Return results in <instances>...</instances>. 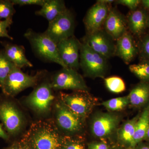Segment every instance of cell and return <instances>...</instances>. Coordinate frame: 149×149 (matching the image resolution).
<instances>
[{
	"label": "cell",
	"mask_w": 149,
	"mask_h": 149,
	"mask_svg": "<svg viewBox=\"0 0 149 149\" xmlns=\"http://www.w3.org/2000/svg\"><path fill=\"white\" fill-rule=\"evenodd\" d=\"M59 99L71 111L85 121L97 102L89 91H74L70 93L60 92Z\"/></svg>",
	"instance_id": "cell-4"
},
{
	"label": "cell",
	"mask_w": 149,
	"mask_h": 149,
	"mask_svg": "<svg viewBox=\"0 0 149 149\" xmlns=\"http://www.w3.org/2000/svg\"><path fill=\"white\" fill-rule=\"evenodd\" d=\"M62 136L53 122L39 120L32 123L21 142L30 149H60Z\"/></svg>",
	"instance_id": "cell-1"
},
{
	"label": "cell",
	"mask_w": 149,
	"mask_h": 149,
	"mask_svg": "<svg viewBox=\"0 0 149 149\" xmlns=\"http://www.w3.org/2000/svg\"><path fill=\"white\" fill-rule=\"evenodd\" d=\"M6 56L16 67L21 69L24 67H32L33 64L25 55L24 47L16 44L2 42Z\"/></svg>",
	"instance_id": "cell-18"
},
{
	"label": "cell",
	"mask_w": 149,
	"mask_h": 149,
	"mask_svg": "<svg viewBox=\"0 0 149 149\" xmlns=\"http://www.w3.org/2000/svg\"><path fill=\"white\" fill-rule=\"evenodd\" d=\"M57 45L60 57L66 67L75 70L80 68L81 42L73 36Z\"/></svg>",
	"instance_id": "cell-13"
},
{
	"label": "cell",
	"mask_w": 149,
	"mask_h": 149,
	"mask_svg": "<svg viewBox=\"0 0 149 149\" xmlns=\"http://www.w3.org/2000/svg\"><path fill=\"white\" fill-rule=\"evenodd\" d=\"M128 95L129 106L136 109H143L149 102V82L140 81Z\"/></svg>",
	"instance_id": "cell-19"
},
{
	"label": "cell",
	"mask_w": 149,
	"mask_h": 149,
	"mask_svg": "<svg viewBox=\"0 0 149 149\" xmlns=\"http://www.w3.org/2000/svg\"><path fill=\"white\" fill-rule=\"evenodd\" d=\"M129 69L140 81L149 82V60H142L138 64L131 65Z\"/></svg>",
	"instance_id": "cell-24"
},
{
	"label": "cell",
	"mask_w": 149,
	"mask_h": 149,
	"mask_svg": "<svg viewBox=\"0 0 149 149\" xmlns=\"http://www.w3.org/2000/svg\"><path fill=\"white\" fill-rule=\"evenodd\" d=\"M104 82L107 88L111 93L118 94L124 92L126 89L124 81L122 78L117 76L105 78Z\"/></svg>",
	"instance_id": "cell-27"
},
{
	"label": "cell",
	"mask_w": 149,
	"mask_h": 149,
	"mask_svg": "<svg viewBox=\"0 0 149 149\" xmlns=\"http://www.w3.org/2000/svg\"><path fill=\"white\" fill-rule=\"evenodd\" d=\"M56 124L67 135H80L85 127V120L71 111L59 99L55 104Z\"/></svg>",
	"instance_id": "cell-7"
},
{
	"label": "cell",
	"mask_w": 149,
	"mask_h": 149,
	"mask_svg": "<svg viewBox=\"0 0 149 149\" xmlns=\"http://www.w3.org/2000/svg\"><path fill=\"white\" fill-rule=\"evenodd\" d=\"M14 6L11 0H0V19L13 18L15 13Z\"/></svg>",
	"instance_id": "cell-28"
},
{
	"label": "cell",
	"mask_w": 149,
	"mask_h": 149,
	"mask_svg": "<svg viewBox=\"0 0 149 149\" xmlns=\"http://www.w3.org/2000/svg\"><path fill=\"white\" fill-rule=\"evenodd\" d=\"M60 149H87V147L80 135H66L62 136Z\"/></svg>",
	"instance_id": "cell-23"
},
{
	"label": "cell",
	"mask_w": 149,
	"mask_h": 149,
	"mask_svg": "<svg viewBox=\"0 0 149 149\" xmlns=\"http://www.w3.org/2000/svg\"><path fill=\"white\" fill-rule=\"evenodd\" d=\"M113 41L105 30L101 29L90 33L87 32L83 42L108 59L115 55L116 44Z\"/></svg>",
	"instance_id": "cell-12"
},
{
	"label": "cell",
	"mask_w": 149,
	"mask_h": 149,
	"mask_svg": "<svg viewBox=\"0 0 149 149\" xmlns=\"http://www.w3.org/2000/svg\"><path fill=\"white\" fill-rule=\"evenodd\" d=\"M148 28H149V13H148Z\"/></svg>",
	"instance_id": "cell-41"
},
{
	"label": "cell",
	"mask_w": 149,
	"mask_h": 149,
	"mask_svg": "<svg viewBox=\"0 0 149 149\" xmlns=\"http://www.w3.org/2000/svg\"><path fill=\"white\" fill-rule=\"evenodd\" d=\"M120 120L119 115L111 112L97 113L91 121V133L99 140L107 141L116 134Z\"/></svg>",
	"instance_id": "cell-8"
},
{
	"label": "cell",
	"mask_w": 149,
	"mask_h": 149,
	"mask_svg": "<svg viewBox=\"0 0 149 149\" xmlns=\"http://www.w3.org/2000/svg\"><path fill=\"white\" fill-rule=\"evenodd\" d=\"M7 149H19V143H15L13 144Z\"/></svg>",
	"instance_id": "cell-38"
},
{
	"label": "cell",
	"mask_w": 149,
	"mask_h": 149,
	"mask_svg": "<svg viewBox=\"0 0 149 149\" xmlns=\"http://www.w3.org/2000/svg\"><path fill=\"white\" fill-rule=\"evenodd\" d=\"M44 76V71H40L34 75H29L14 67L2 87L3 93L7 97H14L27 88L36 87Z\"/></svg>",
	"instance_id": "cell-3"
},
{
	"label": "cell",
	"mask_w": 149,
	"mask_h": 149,
	"mask_svg": "<svg viewBox=\"0 0 149 149\" xmlns=\"http://www.w3.org/2000/svg\"><path fill=\"white\" fill-rule=\"evenodd\" d=\"M66 9L64 1L46 0L41 9L35 12V14L44 17L49 22L61 14Z\"/></svg>",
	"instance_id": "cell-21"
},
{
	"label": "cell",
	"mask_w": 149,
	"mask_h": 149,
	"mask_svg": "<svg viewBox=\"0 0 149 149\" xmlns=\"http://www.w3.org/2000/svg\"><path fill=\"white\" fill-rule=\"evenodd\" d=\"M102 105L107 110L112 112L118 111L125 109L129 106V101L128 95L110 99L102 103Z\"/></svg>",
	"instance_id": "cell-25"
},
{
	"label": "cell",
	"mask_w": 149,
	"mask_h": 149,
	"mask_svg": "<svg viewBox=\"0 0 149 149\" xmlns=\"http://www.w3.org/2000/svg\"><path fill=\"white\" fill-rule=\"evenodd\" d=\"M15 67L7 57L3 50H0V88L2 87L9 74Z\"/></svg>",
	"instance_id": "cell-26"
},
{
	"label": "cell",
	"mask_w": 149,
	"mask_h": 149,
	"mask_svg": "<svg viewBox=\"0 0 149 149\" xmlns=\"http://www.w3.org/2000/svg\"><path fill=\"white\" fill-rule=\"evenodd\" d=\"M109 149H128L120 146L117 143H111L108 144Z\"/></svg>",
	"instance_id": "cell-35"
},
{
	"label": "cell",
	"mask_w": 149,
	"mask_h": 149,
	"mask_svg": "<svg viewBox=\"0 0 149 149\" xmlns=\"http://www.w3.org/2000/svg\"><path fill=\"white\" fill-rule=\"evenodd\" d=\"M0 138L6 140H8V135L3 129L1 125H0Z\"/></svg>",
	"instance_id": "cell-36"
},
{
	"label": "cell",
	"mask_w": 149,
	"mask_h": 149,
	"mask_svg": "<svg viewBox=\"0 0 149 149\" xmlns=\"http://www.w3.org/2000/svg\"><path fill=\"white\" fill-rule=\"evenodd\" d=\"M0 120L7 132L15 136L23 128V114L16 106L10 101L5 100L0 102Z\"/></svg>",
	"instance_id": "cell-11"
},
{
	"label": "cell",
	"mask_w": 149,
	"mask_h": 149,
	"mask_svg": "<svg viewBox=\"0 0 149 149\" xmlns=\"http://www.w3.org/2000/svg\"><path fill=\"white\" fill-rule=\"evenodd\" d=\"M148 13L145 8H137L131 11L127 17L128 28L132 34L141 37L145 34L148 27Z\"/></svg>",
	"instance_id": "cell-17"
},
{
	"label": "cell",
	"mask_w": 149,
	"mask_h": 149,
	"mask_svg": "<svg viewBox=\"0 0 149 149\" xmlns=\"http://www.w3.org/2000/svg\"><path fill=\"white\" fill-rule=\"evenodd\" d=\"M87 149H109L108 143L103 140L94 141L88 144Z\"/></svg>",
	"instance_id": "cell-33"
},
{
	"label": "cell",
	"mask_w": 149,
	"mask_h": 149,
	"mask_svg": "<svg viewBox=\"0 0 149 149\" xmlns=\"http://www.w3.org/2000/svg\"><path fill=\"white\" fill-rule=\"evenodd\" d=\"M141 3L144 8L149 9V0H143Z\"/></svg>",
	"instance_id": "cell-37"
},
{
	"label": "cell",
	"mask_w": 149,
	"mask_h": 149,
	"mask_svg": "<svg viewBox=\"0 0 149 149\" xmlns=\"http://www.w3.org/2000/svg\"><path fill=\"white\" fill-rule=\"evenodd\" d=\"M141 113L140 112L135 117L127 120L118 127L116 133L117 143L126 148L133 149V136Z\"/></svg>",
	"instance_id": "cell-20"
},
{
	"label": "cell",
	"mask_w": 149,
	"mask_h": 149,
	"mask_svg": "<svg viewBox=\"0 0 149 149\" xmlns=\"http://www.w3.org/2000/svg\"><path fill=\"white\" fill-rule=\"evenodd\" d=\"M149 126V102L141 112L136 123L135 134L133 136L132 149L137 144L144 141Z\"/></svg>",
	"instance_id": "cell-22"
},
{
	"label": "cell",
	"mask_w": 149,
	"mask_h": 149,
	"mask_svg": "<svg viewBox=\"0 0 149 149\" xmlns=\"http://www.w3.org/2000/svg\"><path fill=\"white\" fill-rule=\"evenodd\" d=\"M46 0H11L14 5L19 6L37 5L41 6L43 5Z\"/></svg>",
	"instance_id": "cell-31"
},
{
	"label": "cell",
	"mask_w": 149,
	"mask_h": 149,
	"mask_svg": "<svg viewBox=\"0 0 149 149\" xmlns=\"http://www.w3.org/2000/svg\"><path fill=\"white\" fill-rule=\"evenodd\" d=\"M144 141H146V142H149V126L147 130L146 134L145 136V139Z\"/></svg>",
	"instance_id": "cell-40"
},
{
	"label": "cell",
	"mask_w": 149,
	"mask_h": 149,
	"mask_svg": "<svg viewBox=\"0 0 149 149\" xmlns=\"http://www.w3.org/2000/svg\"><path fill=\"white\" fill-rule=\"evenodd\" d=\"M75 20L74 15L68 9L53 21L49 22L44 33L56 44L74 36Z\"/></svg>",
	"instance_id": "cell-9"
},
{
	"label": "cell",
	"mask_w": 149,
	"mask_h": 149,
	"mask_svg": "<svg viewBox=\"0 0 149 149\" xmlns=\"http://www.w3.org/2000/svg\"><path fill=\"white\" fill-rule=\"evenodd\" d=\"M54 91L50 81L45 80L38 84L25 99L27 106L40 115L49 113L55 100Z\"/></svg>",
	"instance_id": "cell-6"
},
{
	"label": "cell",
	"mask_w": 149,
	"mask_h": 149,
	"mask_svg": "<svg viewBox=\"0 0 149 149\" xmlns=\"http://www.w3.org/2000/svg\"><path fill=\"white\" fill-rule=\"evenodd\" d=\"M138 47L141 61L149 60V34L143 36Z\"/></svg>",
	"instance_id": "cell-29"
},
{
	"label": "cell",
	"mask_w": 149,
	"mask_h": 149,
	"mask_svg": "<svg viewBox=\"0 0 149 149\" xmlns=\"http://www.w3.org/2000/svg\"><path fill=\"white\" fill-rule=\"evenodd\" d=\"M50 82L54 91L89 90L83 76L77 70L68 68H62L56 72L52 76Z\"/></svg>",
	"instance_id": "cell-10"
},
{
	"label": "cell",
	"mask_w": 149,
	"mask_h": 149,
	"mask_svg": "<svg viewBox=\"0 0 149 149\" xmlns=\"http://www.w3.org/2000/svg\"><path fill=\"white\" fill-rule=\"evenodd\" d=\"M141 1L140 0H118L116 1V3L118 4L126 6L131 11H133L138 8Z\"/></svg>",
	"instance_id": "cell-32"
},
{
	"label": "cell",
	"mask_w": 149,
	"mask_h": 149,
	"mask_svg": "<svg viewBox=\"0 0 149 149\" xmlns=\"http://www.w3.org/2000/svg\"><path fill=\"white\" fill-rule=\"evenodd\" d=\"M13 23V18L0 20V37H6L13 40V38L9 35L8 29Z\"/></svg>",
	"instance_id": "cell-30"
},
{
	"label": "cell",
	"mask_w": 149,
	"mask_h": 149,
	"mask_svg": "<svg viewBox=\"0 0 149 149\" xmlns=\"http://www.w3.org/2000/svg\"><path fill=\"white\" fill-rule=\"evenodd\" d=\"M104 29L116 41L127 31V20L116 8H111L104 23Z\"/></svg>",
	"instance_id": "cell-15"
},
{
	"label": "cell",
	"mask_w": 149,
	"mask_h": 149,
	"mask_svg": "<svg viewBox=\"0 0 149 149\" xmlns=\"http://www.w3.org/2000/svg\"><path fill=\"white\" fill-rule=\"evenodd\" d=\"M115 55L122 59L126 64H129L139 54V49L132 34L126 31L116 40Z\"/></svg>",
	"instance_id": "cell-16"
},
{
	"label": "cell",
	"mask_w": 149,
	"mask_h": 149,
	"mask_svg": "<svg viewBox=\"0 0 149 149\" xmlns=\"http://www.w3.org/2000/svg\"><path fill=\"white\" fill-rule=\"evenodd\" d=\"M35 54L41 60L47 62L54 63L62 68H67L61 60L57 45L45 33H38L31 29L24 34Z\"/></svg>",
	"instance_id": "cell-2"
},
{
	"label": "cell",
	"mask_w": 149,
	"mask_h": 149,
	"mask_svg": "<svg viewBox=\"0 0 149 149\" xmlns=\"http://www.w3.org/2000/svg\"><path fill=\"white\" fill-rule=\"evenodd\" d=\"M109 5L99 0L89 9L83 20L87 32L102 29L111 9Z\"/></svg>",
	"instance_id": "cell-14"
},
{
	"label": "cell",
	"mask_w": 149,
	"mask_h": 149,
	"mask_svg": "<svg viewBox=\"0 0 149 149\" xmlns=\"http://www.w3.org/2000/svg\"><path fill=\"white\" fill-rule=\"evenodd\" d=\"M107 59L93 50L87 44L81 42L80 68L85 76L104 78L108 69Z\"/></svg>",
	"instance_id": "cell-5"
},
{
	"label": "cell",
	"mask_w": 149,
	"mask_h": 149,
	"mask_svg": "<svg viewBox=\"0 0 149 149\" xmlns=\"http://www.w3.org/2000/svg\"><path fill=\"white\" fill-rule=\"evenodd\" d=\"M19 149H30L25 144L23 143L22 142L19 143Z\"/></svg>",
	"instance_id": "cell-39"
},
{
	"label": "cell",
	"mask_w": 149,
	"mask_h": 149,
	"mask_svg": "<svg viewBox=\"0 0 149 149\" xmlns=\"http://www.w3.org/2000/svg\"><path fill=\"white\" fill-rule=\"evenodd\" d=\"M133 149H149V142L142 141L137 144Z\"/></svg>",
	"instance_id": "cell-34"
}]
</instances>
